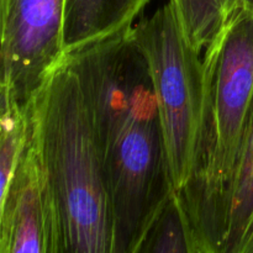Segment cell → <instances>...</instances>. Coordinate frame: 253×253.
Segmentation results:
<instances>
[{
    "label": "cell",
    "instance_id": "8fae6325",
    "mask_svg": "<svg viewBox=\"0 0 253 253\" xmlns=\"http://www.w3.org/2000/svg\"><path fill=\"white\" fill-rule=\"evenodd\" d=\"M135 253H197L179 193L170 195Z\"/></svg>",
    "mask_w": 253,
    "mask_h": 253
},
{
    "label": "cell",
    "instance_id": "7a4b0ae2",
    "mask_svg": "<svg viewBox=\"0 0 253 253\" xmlns=\"http://www.w3.org/2000/svg\"><path fill=\"white\" fill-rule=\"evenodd\" d=\"M57 253H116L108 185L81 84L64 58L29 108Z\"/></svg>",
    "mask_w": 253,
    "mask_h": 253
},
{
    "label": "cell",
    "instance_id": "6da1fadb",
    "mask_svg": "<svg viewBox=\"0 0 253 253\" xmlns=\"http://www.w3.org/2000/svg\"><path fill=\"white\" fill-rule=\"evenodd\" d=\"M108 185L116 253H135L175 192L150 68L132 27L66 56Z\"/></svg>",
    "mask_w": 253,
    "mask_h": 253
},
{
    "label": "cell",
    "instance_id": "5b68a950",
    "mask_svg": "<svg viewBox=\"0 0 253 253\" xmlns=\"http://www.w3.org/2000/svg\"><path fill=\"white\" fill-rule=\"evenodd\" d=\"M64 0H0L1 85L24 109L63 63Z\"/></svg>",
    "mask_w": 253,
    "mask_h": 253
},
{
    "label": "cell",
    "instance_id": "8992f818",
    "mask_svg": "<svg viewBox=\"0 0 253 253\" xmlns=\"http://www.w3.org/2000/svg\"><path fill=\"white\" fill-rule=\"evenodd\" d=\"M0 253H57L30 137L9 194L0 205Z\"/></svg>",
    "mask_w": 253,
    "mask_h": 253
},
{
    "label": "cell",
    "instance_id": "52a82bcc",
    "mask_svg": "<svg viewBox=\"0 0 253 253\" xmlns=\"http://www.w3.org/2000/svg\"><path fill=\"white\" fill-rule=\"evenodd\" d=\"M150 0H64V54L109 39L132 27Z\"/></svg>",
    "mask_w": 253,
    "mask_h": 253
},
{
    "label": "cell",
    "instance_id": "7c38bea8",
    "mask_svg": "<svg viewBox=\"0 0 253 253\" xmlns=\"http://www.w3.org/2000/svg\"><path fill=\"white\" fill-rule=\"evenodd\" d=\"M240 253H253V227L251 229V231H250L249 236H247L244 247H242Z\"/></svg>",
    "mask_w": 253,
    "mask_h": 253
},
{
    "label": "cell",
    "instance_id": "ba28073f",
    "mask_svg": "<svg viewBox=\"0 0 253 253\" xmlns=\"http://www.w3.org/2000/svg\"><path fill=\"white\" fill-rule=\"evenodd\" d=\"M253 227V101L227 189L216 253H240Z\"/></svg>",
    "mask_w": 253,
    "mask_h": 253
},
{
    "label": "cell",
    "instance_id": "3957f363",
    "mask_svg": "<svg viewBox=\"0 0 253 253\" xmlns=\"http://www.w3.org/2000/svg\"><path fill=\"white\" fill-rule=\"evenodd\" d=\"M205 109L194 172L179 193L197 253H216L253 101V15L240 11L203 56Z\"/></svg>",
    "mask_w": 253,
    "mask_h": 253
},
{
    "label": "cell",
    "instance_id": "9c48e42d",
    "mask_svg": "<svg viewBox=\"0 0 253 253\" xmlns=\"http://www.w3.org/2000/svg\"><path fill=\"white\" fill-rule=\"evenodd\" d=\"M188 42L204 53L241 11V0H170Z\"/></svg>",
    "mask_w": 253,
    "mask_h": 253
},
{
    "label": "cell",
    "instance_id": "30bf717a",
    "mask_svg": "<svg viewBox=\"0 0 253 253\" xmlns=\"http://www.w3.org/2000/svg\"><path fill=\"white\" fill-rule=\"evenodd\" d=\"M30 137L29 110L1 90L0 116V205L5 202L24 158Z\"/></svg>",
    "mask_w": 253,
    "mask_h": 253
},
{
    "label": "cell",
    "instance_id": "277c9868",
    "mask_svg": "<svg viewBox=\"0 0 253 253\" xmlns=\"http://www.w3.org/2000/svg\"><path fill=\"white\" fill-rule=\"evenodd\" d=\"M132 34L150 68L170 180L180 193L197 162L207 93L204 61L188 42L172 1L141 20Z\"/></svg>",
    "mask_w": 253,
    "mask_h": 253
}]
</instances>
